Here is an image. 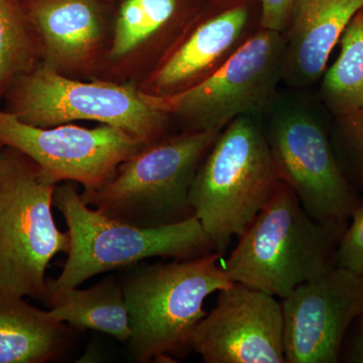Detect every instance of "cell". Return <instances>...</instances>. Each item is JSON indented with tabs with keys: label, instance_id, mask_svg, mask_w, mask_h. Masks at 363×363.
Listing matches in <instances>:
<instances>
[{
	"label": "cell",
	"instance_id": "obj_18",
	"mask_svg": "<svg viewBox=\"0 0 363 363\" xmlns=\"http://www.w3.org/2000/svg\"><path fill=\"white\" fill-rule=\"evenodd\" d=\"M45 304L57 321L76 330H96L128 343L131 336L130 315L123 286L114 274L88 289H63L47 294Z\"/></svg>",
	"mask_w": 363,
	"mask_h": 363
},
{
	"label": "cell",
	"instance_id": "obj_12",
	"mask_svg": "<svg viewBox=\"0 0 363 363\" xmlns=\"http://www.w3.org/2000/svg\"><path fill=\"white\" fill-rule=\"evenodd\" d=\"M286 363H335L363 310V274L334 266L281 298Z\"/></svg>",
	"mask_w": 363,
	"mask_h": 363
},
{
	"label": "cell",
	"instance_id": "obj_14",
	"mask_svg": "<svg viewBox=\"0 0 363 363\" xmlns=\"http://www.w3.org/2000/svg\"><path fill=\"white\" fill-rule=\"evenodd\" d=\"M204 0H123L96 77L138 85L166 54Z\"/></svg>",
	"mask_w": 363,
	"mask_h": 363
},
{
	"label": "cell",
	"instance_id": "obj_23",
	"mask_svg": "<svg viewBox=\"0 0 363 363\" xmlns=\"http://www.w3.org/2000/svg\"><path fill=\"white\" fill-rule=\"evenodd\" d=\"M342 118L346 142L363 161V108Z\"/></svg>",
	"mask_w": 363,
	"mask_h": 363
},
{
	"label": "cell",
	"instance_id": "obj_7",
	"mask_svg": "<svg viewBox=\"0 0 363 363\" xmlns=\"http://www.w3.org/2000/svg\"><path fill=\"white\" fill-rule=\"evenodd\" d=\"M58 184L37 162L4 145L0 152V291L45 302V271L60 252L68 253L70 235L52 213Z\"/></svg>",
	"mask_w": 363,
	"mask_h": 363
},
{
	"label": "cell",
	"instance_id": "obj_4",
	"mask_svg": "<svg viewBox=\"0 0 363 363\" xmlns=\"http://www.w3.org/2000/svg\"><path fill=\"white\" fill-rule=\"evenodd\" d=\"M54 205L68 226L70 250L58 279L48 281L47 294L152 257L185 260L215 252L196 216L154 228L130 225L86 205L72 182L57 185Z\"/></svg>",
	"mask_w": 363,
	"mask_h": 363
},
{
	"label": "cell",
	"instance_id": "obj_24",
	"mask_svg": "<svg viewBox=\"0 0 363 363\" xmlns=\"http://www.w3.org/2000/svg\"><path fill=\"white\" fill-rule=\"evenodd\" d=\"M357 320L359 321V328H358L357 336L353 340L350 362L363 363V310Z\"/></svg>",
	"mask_w": 363,
	"mask_h": 363
},
{
	"label": "cell",
	"instance_id": "obj_20",
	"mask_svg": "<svg viewBox=\"0 0 363 363\" xmlns=\"http://www.w3.org/2000/svg\"><path fill=\"white\" fill-rule=\"evenodd\" d=\"M42 62V45L28 7L20 0H0V101L16 78Z\"/></svg>",
	"mask_w": 363,
	"mask_h": 363
},
{
	"label": "cell",
	"instance_id": "obj_15",
	"mask_svg": "<svg viewBox=\"0 0 363 363\" xmlns=\"http://www.w3.org/2000/svg\"><path fill=\"white\" fill-rule=\"evenodd\" d=\"M45 66L72 78H95L111 33L96 0H28Z\"/></svg>",
	"mask_w": 363,
	"mask_h": 363
},
{
	"label": "cell",
	"instance_id": "obj_13",
	"mask_svg": "<svg viewBox=\"0 0 363 363\" xmlns=\"http://www.w3.org/2000/svg\"><path fill=\"white\" fill-rule=\"evenodd\" d=\"M191 350L205 363H286L281 301L233 283L217 293Z\"/></svg>",
	"mask_w": 363,
	"mask_h": 363
},
{
	"label": "cell",
	"instance_id": "obj_6",
	"mask_svg": "<svg viewBox=\"0 0 363 363\" xmlns=\"http://www.w3.org/2000/svg\"><path fill=\"white\" fill-rule=\"evenodd\" d=\"M4 111L21 123L52 128L74 121L116 126L145 145L166 138L173 119L135 83L83 81L44 64L18 76L6 91Z\"/></svg>",
	"mask_w": 363,
	"mask_h": 363
},
{
	"label": "cell",
	"instance_id": "obj_19",
	"mask_svg": "<svg viewBox=\"0 0 363 363\" xmlns=\"http://www.w3.org/2000/svg\"><path fill=\"white\" fill-rule=\"evenodd\" d=\"M337 60L322 76L320 96L329 111L346 117L363 108V9L340 38Z\"/></svg>",
	"mask_w": 363,
	"mask_h": 363
},
{
	"label": "cell",
	"instance_id": "obj_2",
	"mask_svg": "<svg viewBox=\"0 0 363 363\" xmlns=\"http://www.w3.org/2000/svg\"><path fill=\"white\" fill-rule=\"evenodd\" d=\"M343 230L310 216L281 182L222 264L234 283L283 298L335 266Z\"/></svg>",
	"mask_w": 363,
	"mask_h": 363
},
{
	"label": "cell",
	"instance_id": "obj_1",
	"mask_svg": "<svg viewBox=\"0 0 363 363\" xmlns=\"http://www.w3.org/2000/svg\"><path fill=\"white\" fill-rule=\"evenodd\" d=\"M222 257L213 252L123 269L119 281L130 315L128 348L135 362H171L192 351L196 328L207 314L205 301L233 283L220 264Z\"/></svg>",
	"mask_w": 363,
	"mask_h": 363
},
{
	"label": "cell",
	"instance_id": "obj_21",
	"mask_svg": "<svg viewBox=\"0 0 363 363\" xmlns=\"http://www.w3.org/2000/svg\"><path fill=\"white\" fill-rule=\"evenodd\" d=\"M351 224L344 231L335 252V266L363 274V204L351 214Z\"/></svg>",
	"mask_w": 363,
	"mask_h": 363
},
{
	"label": "cell",
	"instance_id": "obj_16",
	"mask_svg": "<svg viewBox=\"0 0 363 363\" xmlns=\"http://www.w3.org/2000/svg\"><path fill=\"white\" fill-rule=\"evenodd\" d=\"M363 9V0H297L285 37L281 83L295 90L322 78L332 50L346 26Z\"/></svg>",
	"mask_w": 363,
	"mask_h": 363
},
{
	"label": "cell",
	"instance_id": "obj_8",
	"mask_svg": "<svg viewBox=\"0 0 363 363\" xmlns=\"http://www.w3.org/2000/svg\"><path fill=\"white\" fill-rule=\"evenodd\" d=\"M262 121L281 181L292 189L313 218L345 229L359 201L309 101L279 93Z\"/></svg>",
	"mask_w": 363,
	"mask_h": 363
},
{
	"label": "cell",
	"instance_id": "obj_5",
	"mask_svg": "<svg viewBox=\"0 0 363 363\" xmlns=\"http://www.w3.org/2000/svg\"><path fill=\"white\" fill-rule=\"evenodd\" d=\"M220 131L181 130L143 145L106 183L83 191L81 199L105 216L133 226L154 228L187 220L195 216L191 186Z\"/></svg>",
	"mask_w": 363,
	"mask_h": 363
},
{
	"label": "cell",
	"instance_id": "obj_25",
	"mask_svg": "<svg viewBox=\"0 0 363 363\" xmlns=\"http://www.w3.org/2000/svg\"><path fill=\"white\" fill-rule=\"evenodd\" d=\"M4 145H2L1 143H0V152H1V150H2V149H4Z\"/></svg>",
	"mask_w": 363,
	"mask_h": 363
},
{
	"label": "cell",
	"instance_id": "obj_11",
	"mask_svg": "<svg viewBox=\"0 0 363 363\" xmlns=\"http://www.w3.org/2000/svg\"><path fill=\"white\" fill-rule=\"evenodd\" d=\"M0 143L30 157L55 183L75 182L84 191L104 185L121 162L145 145L116 126L39 128L4 109H0Z\"/></svg>",
	"mask_w": 363,
	"mask_h": 363
},
{
	"label": "cell",
	"instance_id": "obj_22",
	"mask_svg": "<svg viewBox=\"0 0 363 363\" xmlns=\"http://www.w3.org/2000/svg\"><path fill=\"white\" fill-rule=\"evenodd\" d=\"M296 1L297 0H259L262 28L285 33Z\"/></svg>",
	"mask_w": 363,
	"mask_h": 363
},
{
	"label": "cell",
	"instance_id": "obj_3",
	"mask_svg": "<svg viewBox=\"0 0 363 363\" xmlns=\"http://www.w3.org/2000/svg\"><path fill=\"white\" fill-rule=\"evenodd\" d=\"M262 117H238L215 138L190 190L194 215L214 250L225 253L281 183Z\"/></svg>",
	"mask_w": 363,
	"mask_h": 363
},
{
	"label": "cell",
	"instance_id": "obj_10",
	"mask_svg": "<svg viewBox=\"0 0 363 363\" xmlns=\"http://www.w3.org/2000/svg\"><path fill=\"white\" fill-rule=\"evenodd\" d=\"M259 0H208L138 84L143 94H180L211 77L262 28Z\"/></svg>",
	"mask_w": 363,
	"mask_h": 363
},
{
	"label": "cell",
	"instance_id": "obj_9",
	"mask_svg": "<svg viewBox=\"0 0 363 363\" xmlns=\"http://www.w3.org/2000/svg\"><path fill=\"white\" fill-rule=\"evenodd\" d=\"M285 45L283 33L260 28L200 84L174 96H147L182 130L220 131L238 117H262L279 94Z\"/></svg>",
	"mask_w": 363,
	"mask_h": 363
},
{
	"label": "cell",
	"instance_id": "obj_17",
	"mask_svg": "<svg viewBox=\"0 0 363 363\" xmlns=\"http://www.w3.org/2000/svg\"><path fill=\"white\" fill-rule=\"evenodd\" d=\"M73 328L23 297L0 291V363H45L61 357Z\"/></svg>",
	"mask_w": 363,
	"mask_h": 363
}]
</instances>
